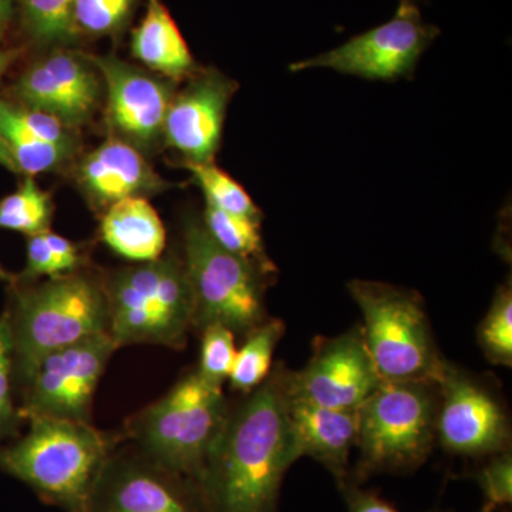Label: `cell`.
Returning a JSON list of instances; mask_svg holds the SVG:
<instances>
[{
	"label": "cell",
	"mask_w": 512,
	"mask_h": 512,
	"mask_svg": "<svg viewBox=\"0 0 512 512\" xmlns=\"http://www.w3.org/2000/svg\"><path fill=\"white\" fill-rule=\"evenodd\" d=\"M13 343L8 311L0 316V441L9 437L18 427L19 410L12 397Z\"/></svg>",
	"instance_id": "31"
},
{
	"label": "cell",
	"mask_w": 512,
	"mask_h": 512,
	"mask_svg": "<svg viewBox=\"0 0 512 512\" xmlns=\"http://www.w3.org/2000/svg\"><path fill=\"white\" fill-rule=\"evenodd\" d=\"M494 508L490 507V505L484 504L483 508H481L480 512H493Z\"/></svg>",
	"instance_id": "38"
},
{
	"label": "cell",
	"mask_w": 512,
	"mask_h": 512,
	"mask_svg": "<svg viewBox=\"0 0 512 512\" xmlns=\"http://www.w3.org/2000/svg\"><path fill=\"white\" fill-rule=\"evenodd\" d=\"M0 281H6V282L15 281V278H13V276L10 275L8 271H5V269L2 268V265H0Z\"/></svg>",
	"instance_id": "37"
},
{
	"label": "cell",
	"mask_w": 512,
	"mask_h": 512,
	"mask_svg": "<svg viewBox=\"0 0 512 512\" xmlns=\"http://www.w3.org/2000/svg\"><path fill=\"white\" fill-rule=\"evenodd\" d=\"M410 2L417 3V5H420V3H427V0H410Z\"/></svg>",
	"instance_id": "39"
},
{
	"label": "cell",
	"mask_w": 512,
	"mask_h": 512,
	"mask_svg": "<svg viewBox=\"0 0 512 512\" xmlns=\"http://www.w3.org/2000/svg\"><path fill=\"white\" fill-rule=\"evenodd\" d=\"M201 357L197 372L202 379L222 387L231 375L237 348L235 335L222 325H210L201 330Z\"/></svg>",
	"instance_id": "29"
},
{
	"label": "cell",
	"mask_w": 512,
	"mask_h": 512,
	"mask_svg": "<svg viewBox=\"0 0 512 512\" xmlns=\"http://www.w3.org/2000/svg\"><path fill=\"white\" fill-rule=\"evenodd\" d=\"M83 264L80 248L55 232H39L28 241V265L23 278L73 274Z\"/></svg>",
	"instance_id": "26"
},
{
	"label": "cell",
	"mask_w": 512,
	"mask_h": 512,
	"mask_svg": "<svg viewBox=\"0 0 512 512\" xmlns=\"http://www.w3.org/2000/svg\"><path fill=\"white\" fill-rule=\"evenodd\" d=\"M100 235L116 254L140 264L161 258L167 239L163 221L144 197L124 198L109 205Z\"/></svg>",
	"instance_id": "19"
},
{
	"label": "cell",
	"mask_w": 512,
	"mask_h": 512,
	"mask_svg": "<svg viewBox=\"0 0 512 512\" xmlns=\"http://www.w3.org/2000/svg\"><path fill=\"white\" fill-rule=\"evenodd\" d=\"M8 315L13 373L22 384L49 353L109 333L103 284L79 272L16 289Z\"/></svg>",
	"instance_id": "3"
},
{
	"label": "cell",
	"mask_w": 512,
	"mask_h": 512,
	"mask_svg": "<svg viewBox=\"0 0 512 512\" xmlns=\"http://www.w3.org/2000/svg\"><path fill=\"white\" fill-rule=\"evenodd\" d=\"M16 57L15 50H0V79Z\"/></svg>",
	"instance_id": "36"
},
{
	"label": "cell",
	"mask_w": 512,
	"mask_h": 512,
	"mask_svg": "<svg viewBox=\"0 0 512 512\" xmlns=\"http://www.w3.org/2000/svg\"><path fill=\"white\" fill-rule=\"evenodd\" d=\"M99 82L72 53L57 52L30 66L16 92L30 110L55 116L64 124L83 123L99 100Z\"/></svg>",
	"instance_id": "15"
},
{
	"label": "cell",
	"mask_w": 512,
	"mask_h": 512,
	"mask_svg": "<svg viewBox=\"0 0 512 512\" xmlns=\"http://www.w3.org/2000/svg\"><path fill=\"white\" fill-rule=\"evenodd\" d=\"M79 180L93 200L104 205L164 188V181L136 148L119 138H111L84 157Z\"/></svg>",
	"instance_id": "18"
},
{
	"label": "cell",
	"mask_w": 512,
	"mask_h": 512,
	"mask_svg": "<svg viewBox=\"0 0 512 512\" xmlns=\"http://www.w3.org/2000/svg\"><path fill=\"white\" fill-rule=\"evenodd\" d=\"M437 404L439 384L383 380L357 410L356 478L419 467L436 440Z\"/></svg>",
	"instance_id": "7"
},
{
	"label": "cell",
	"mask_w": 512,
	"mask_h": 512,
	"mask_svg": "<svg viewBox=\"0 0 512 512\" xmlns=\"http://www.w3.org/2000/svg\"><path fill=\"white\" fill-rule=\"evenodd\" d=\"M382 382L362 326L316 339L308 365L286 377L289 397L335 410H359Z\"/></svg>",
	"instance_id": "11"
},
{
	"label": "cell",
	"mask_w": 512,
	"mask_h": 512,
	"mask_svg": "<svg viewBox=\"0 0 512 512\" xmlns=\"http://www.w3.org/2000/svg\"><path fill=\"white\" fill-rule=\"evenodd\" d=\"M133 55L165 76L181 77L194 70V59L180 29L160 0H148L147 12L133 33Z\"/></svg>",
	"instance_id": "20"
},
{
	"label": "cell",
	"mask_w": 512,
	"mask_h": 512,
	"mask_svg": "<svg viewBox=\"0 0 512 512\" xmlns=\"http://www.w3.org/2000/svg\"><path fill=\"white\" fill-rule=\"evenodd\" d=\"M10 13H12V3L10 0H0V37L8 26Z\"/></svg>",
	"instance_id": "35"
},
{
	"label": "cell",
	"mask_w": 512,
	"mask_h": 512,
	"mask_svg": "<svg viewBox=\"0 0 512 512\" xmlns=\"http://www.w3.org/2000/svg\"><path fill=\"white\" fill-rule=\"evenodd\" d=\"M228 409L222 387L195 370L138 413L127 433L148 460L197 484Z\"/></svg>",
	"instance_id": "5"
},
{
	"label": "cell",
	"mask_w": 512,
	"mask_h": 512,
	"mask_svg": "<svg viewBox=\"0 0 512 512\" xmlns=\"http://www.w3.org/2000/svg\"><path fill=\"white\" fill-rule=\"evenodd\" d=\"M109 92L113 126L136 144H150L163 130L170 89L147 73L114 57H93Z\"/></svg>",
	"instance_id": "16"
},
{
	"label": "cell",
	"mask_w": 512,
	"mask_h": 512,
	"mask_svg": "<svg viewBox=\"0 0 512 512\" xmlns=\"http://www.w3.org/2000/svg\"><path fill=\"white\" fill-rule=\"evenodd\" d=\"M74 0H20L29 32L42 42H64L76 35Z\"/></svg>",
	"instance_id": "28"
},
{
	"label": "cell",
	"mask_w": 512,
	"mask_h": 512,
	"mask_svg": "<svg viewBox=\"0 0 512 512\" xmlns=\"http://www.w3.org/2000/svg\"><path fill=\"white\" fill-rule=\"evenodd\" d=\"M0 134L8 146L18 171L29 177L52 171L69 156L70 148L46 143L22 126L12 104L0 100Z\"/></svg>",
	"instance_id": "23"
},
{
	"label": "cell",
	"mask_w": 512,
	"mask_h": 512,
	"mask_svg": "<svg viewBox=\"0 0 512 512\" xmlns=\"http://www.w3.org/2000/svg\"><path fill=\"white\" fill-rule=\"evenodd\" d=\"M235 90L237 84L224 74L208 70L171 100L163 130L167 143L183 154L185 164L212 163Z\"/></svg>",
	"instance_id": "14"
},
{
	"label": "cell",
	"mask_w": 512,
	"mask_h": 512,
	"mask_svg": "<svg viewBox=\"0 0 512 512\" xmlns=\"http://www.w3.org/2000/svg\"><path fill=\"white\" fill-rule=\"evenodd\" d=\"M183 261L194 298V329L222 325L247 336L265 322L266 276L221 248L202 222L185 227Z\"/></svg>",
	"instance_id": "8"
},
{
	"label": "cell",
	"mask_w": 512,
	"mask_h": 512,
	"mask_svg": "<svg viewBox=\"0 0 512 512\" xmlns=\"http://www.w3.org/2000/svg\"><path fill=\"white\" fill-rule=\"evenodd\" d=\"M134 0H74L73 23L77 32L109 35L127 19Z\"/></svg>",
	"instance_id": "30"
},
{
	"label": "cell",
	"mask_w": 512,
	"mask_h": 512,
	"mask_svg": "<svg viewBox=\"0 0 512 512\" xmlns=\"http://www.w3.org/2000/svg\"><path fill=\"white\" fill-rule=\"evenodd\" d=\"M29 421L25 437L0 447V471L29 485L46 504L89 512L94 487L119 439L87 421Z\"/></svg>",
	"instance_id": "2"
},
{
	"label": "cell",
	"mask_w": 512,
	"mask_h": 512,
	"mask_svg": "<svg viewBox=\"0 0 512 512\" xmlns=\"http://www.w3.org/2000/svg\"><path fill=\"white\" fill-rule=\"evenodd\" d=\"M510 426L497 400L448 365L439 383L436 439L448 453L480 457L507 451Z\"/></svg>",
	"instance_id": "13"
},
{
	"label": "cell",
	"mask_w": 512,
	"mask_h": 512,
	"mask_svg": "<svg viewBox=\"0 0 512 512\" xmlns=\"http://www.w3.org/2000/svg\"><path fill=\"white\" fill-rule=\"evenodd\" d=\"M439 36L440 29L424 22L417 3L400 0L389 22L360 33L329 52L289 64V72L332 69L379 82L412 79L421 56Z\"/></svg>",
	"instance_id": "9"
},
{
	"label": "cell",
	"mask_w": 512,
	"mask_h": 512,
	"mask_svg": "<svg viewBox=\"0 0 512 512\" xmlns=\"http://www.w3.org/2000/svg\"><path fill=\"white\" fill-rule=\"evenodd\" d=\"M295 460L311 457L328 468L339 485L349 480V458L357 443V410H335L288 396Z\"/></svg>",
	"instance_id": "17"
},
{
	"label": "cell",
	"mask_w": 512,
	"mask_h": 512,
	"mask_svg": "<svg viewBox=\"0 0 512 512\" xmlns=\"http://www.w3.org/2000/svg\"><path fill=\"white\" fill-rule=\"evenodd\" d=\"M348 289L362 311L363 338L382 379L439 384L450 363L434 343L420 296L363 279L350 281Z\"/></svg>",
	"instance_id": "6"
},
{
	"label": "cell",
	"mask_w": 512,
	"mask_h": 512,
	"mask_svg": "<svg viewBox=\"0 0 512 512\" xmlns=\"http://www.w3.org/2000/svg\"><path fill=\"white\" fill-rule=\"evenodd\" d=\"M116 349L110 333H100L43 357L23 383L20 417L89 423L94 390Z\"/></svg>",
	"instance_id": "10"
},
{
	"label": "cell",
	"mask_w": 512,
	"mask_h": 512,
	"mask_svg": "<svg viewBox=\"0 0 512 512\" xmlns=\"http://www.w3.org/2000/svg\"><path fill=\"white\" fill-rule=\"evenodd\" d=\"M284 333L285 325L282 320L266 319L245 336L247 340L241 350H237L228 379L232 390L249 394L265 382L271 373L272 356Z\"/></svg>",
	"instance_id": "22"
},
{
	"label": "cell",
	"mask_w": 512,
	"mask_h": 512,
	"mask_svg": "<svg viewBox=\"0 0 512 512\" xmlns=\"http://www.w3.org/2000/svg\"><path fill=\"white\" fill-rule=\"evenodd\" d=\"M483 491L485 503L494 510L512 503V457L510 451L494 454L490 463L474 477Z\"/></svg>",
	"instance_id": "32"
},
{
	"label": "cell",
	"mask_w": 512,
	"mask_h": 512,
	"mask_svg": "<svg viewBox=\"0 0 512 512\" xmlns=\"http://www.w3.org/2000/svg\"><path fill=\"white\" fill-rule=\"evenodd\" d=\"M0 165L8 168L9 171H15V173H18V167H16L15 161H13L12 154H10L9 148L6 146L2 134H0Z\"/></svg>",
	"instance_id": "34"
},
{
	"label": "cell",
	"mask_w": 512,
	"mask_h": 512,
	"mask_svg": "<svg viewBox=\"0 0 512 512\" xmlns=\"http://www.w3.org/2000/svg\"><path fill=\"white\" fill-rule=\"evenodd\" d=\"M202 224L212 239L229 254L244 259L264 276L275 274L274 262L266 254L259 231L261 222L228 214L207 204Z\"/></svg>",
	"instance_id": "21"
},
{
	"label": "cell",
	"mask_w": 512,
	"mask_h": 512,
	"mask_svg": "<svg viewBox=\"0 0 512 512\" xmlns=\"http://www.w3.org/2000/svg\"><path fill=\"white\" fill-rule=\"evenodd\" d=\"M89 512H208L198 485L143 454H111Z\"/></svg>",
	"instance_id": "12"
},
{
	"label": "cell",
	"mask_w": 512,
	"mask_h": 512,
	"mask_svg": "<svg viewBox=\"0 0 512 512\" xmlns=\"http://www.w3.org/2000/svg\"><path fill=\"white\" fill-rule=\"evenodd\" d=\"M109 333L117 348L181 349L194 329V298L183 259L174 255L114 272L103 284Z\"/></svg>",
	"instance_id": "4"
},
{
	"label": "cell",
	"mask_w": 512,
	"mask_h": 512,
	"mask_svg": "<svg viewBox=\"0 0 512 512\" xmlns=\"http://www.w3.org/2000/svg\"><path fill=\"white\" fill-rule=\"evenodd\" d=\"M185 165L204 192L207 204L228 214L261 222L262 212L249 197L248 192L217 165L214 163Z\"/></svg>",
	"instance_id": "25"
},
{
	"label": "cell",
	"mask_w": 512,
	"mask_h": 512,
	"mask_svg": "<svg viewBox=\"0 0 512 512\" xmlns=\"http://www.w3.org/2000/svg\"><path fill=\"white\" fill-rule=\"evenodd\" d=\"M339 487L345 494L349 512H400L389 501L383 500L379 494L362 490L350 480L340 484Z\"/></svg>",
	"instance_id": "33"
},
{
	"label": "cell",
	"mask_w": 512,
	"mask_h": 512,
	"mask_svg": "<svg viewBox=\"0 0 512 512\" xmlns=\"http://www.w3.org/2000/svg\"><path fill=\"white\" fill-rule=\"evenodd\" d=\"M286 377V367L276 365L228 409L197 480L208 512H276L282 480L296 461Z\"/></svg>",
	"instance_id": "1"
},
{
	"label": "cell",
	"mask_w": 512,
	"mask_h": 512,
	"mask_svg": "<svg viewBox=\"0 0 512 512\" xmlns=\"http://www.w3.org/2000/svg\"><path fill=\"white\" fill-rule=\"evenodd\" d=\"M52 221V200L33 180L26 177L18 191L0 201V228L32 235L47 231Z\"/></svg>",
	"instance_id": "24"
},
{
	"label": "cell",
	"mask_w": 512,
	"mask_h": 512,
	"mask_svg": "<svg viewBox=\"0 0 512 512\" xmlns=\"http://www.w3.org/2000/svg\"><path fill=\"white\" fill-rule=\"evenodd\" d=\"M478 342L494 365H512V289L511 282L501 286L490 311L478 328Z\"/></svg>",
	"instance_id": "27"
}]
</instances>
